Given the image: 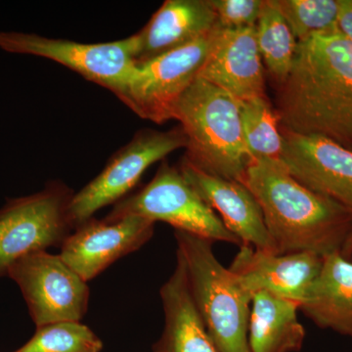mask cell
I'll use <instances>...</instances> for the list:
<instances>
[{"label": "cell", "instance_id": "1", "mask_svg": "<svg viewBox=\"0 0 352 352\" xmlns=\"http://www.w3.org/2000/svg\"><path fill=\"white\" fill-rule=\"evenodd\" d=\"M275 112L283 131L322 136L352 151V41L337 31L298 43Z\"/></svg>", "mask_w": 352, "mask_h": 352}, {"label": "cell", "instance_id": "2", "mask_svg": "<svg viewBox=\"0 0 352 352\" xmlns=\"http://www.w3.org/2000/svg\"><path fill=\"white\" fill-rule=\"evenodd\" d=\"M243 184L252 192L278 254L342 251L352 233V210L300 184L281 161L254 160Z\"/></svg>", "mask_w": 352, "mask_h": 352}, {"label": "cell", "instance_id": "3", "mask_svg": "<svg viewBox=\"0 0 352 352\" xmlns=\"http://www.w3.org/2000/svg\"><path fill=\"white\" fill-rule=\"evenodd\" d=\"M173 120L186 135L187 161L210 175L242 182L252 157L243 133L239 100L198 78L176 104Z\"/></svg>", "mask_w": 352, "mask_h": 352}, {"label": "cell", "instance_id": "4", "mask_svg": "<svg viewBox=\"0 0 352 352\" xmlns=\"http://www.w3.org/2000/svg\"><path fill=\"white\" fill-rule=\"evenodd\" d=\"M176 254L186 267L190 289L219 352H251L248 339L252 296L215 256L212 242L175 231Z\"/></svg>", "mask_w": 352, "mask_h": 352}, {"label": "cell", "instance_id": "5", "mask_svg": "<svg viewBox=\"0 0 352 352\" xmlns=\"http://www.w3.org/2000/svg\"><path fill=\"white\" fill-rule=\"evenodd\" d=\"M138 215L170 224L182 231L210 241L242 245L195 190L187 182L178 168L163 162L151 182L136 193L113 205L104 219L113 222Z\"/></svg>", "mask_w": 352, "mask_h": 352}, {"label": "cell", "instance_id": "6", "mask_svg": "<svg viewBox=\"0 0 352 352\" xmlns=\"http://www.w3.org/2000/svg\"><path fill=\"white\" fill-rule=\"evenodd\" d=\"M73 190L51 182L32 195L10 199L0 208V278L18 259L62 247L74 230L69 217Z\"/></svg>", "mask_w": 352, "mask_h": 352}, {"label": "cell", "instance_id": "7", "mask_svg": "<svg viewBox=\"0 0 352 352\" xmlns=\"http://www.w3.org/2000/svg\"><path fill=\"white\" fill-rule=\"evenodd\" d=\"M182 126L168 131L140 129L131 140L109 160L104 170L74 194L69 217L74 230L101 208L126 198L153 164L166 159L176 150L186 148Z\"/></svg>", "mask_w": 352, "mask_h": 352}, {"label": "cell", "instance_id": "8", "mask_svg": "<svg viewBox=\"0 0 352 352\" xmlns=\"http://www.w3.org/2000/svg\"><path fill=\"white\" fill-rule=\"evenodd\" d=\"M0 50L63 65L117 96L131 82L136 63L135 34L111 43H82L19 32H0Z\"/></svg>", "mask_w": 352, "mask_h": 352}, {"label": "cell", "instance_id": "9", "mask_svg": "<svg viewBox=\"0 0 352 352\" xmlns=\"http://www.w3.org/2000/svg\"><path fill=\"white\" fill-rule=\"evenodd\" d=\"M219 25L188 45L136 64L131 82L118 98L138 117L155 124L173 120L176 104L198 78Z\"/></svg>", "mask_w": 352, "mask_h": 352}, {"label": "cell", "instance_id": "10", "mask_svg": "<svg viewBox=\"0 0 352 352\" xmlns=\"http://www.w3.org/2000/svg\"><path fill=\"white\" fill-rule=\"evenodd\" d=\"M7 276L19 287L36 327L60 321H80L90 291L60 254L32 252L9 267Z\"/></svg>", "mask_w": 352, "mask_h": 352}, {"label": "cell", "instance_id": "11", "mask_svg": "<svg viewBox=\"0 0 352 352\" xmlns=\"http://www.w3.org/2000/svg\"><path fill=\"white\" fill-rule=\"evenodd\" d=\"M154 230V221L138 215L113 222L91 217L67 238L60 256L88 282L118 259L141 249Z\"/></svg>", "mask_w": 352, "mask_h": 352}, {"label": "cell", "instance_id": "12", "mask_svg": "<svg viewBox=\"0 0 352 352\" xmlns=\"http://www.w3.org/2000/svg\"><path fill=\"white\" fill-rule=\"evenodd\" d=\"M281 133V162L289 175L315 193L352 210V151L322 136L283 129Z\"/></svg>", "mask_w": 352, "mask_h": 352}, {"label": "cell", "instance_id": "13", "mask_svg": "<svg viewBox=\"0 0 352 352\" xmlns=\"http://www.w3.org/2000/svg\"><path fill=\"white\" fill-rule=\"evenodd\" d=\"M323 261L314 252L275 254L243 244L229 270L252 296L263 292L302 305L320 274Z\"/></svg>", "mask_w": 352, "mask_h": 352}, {"label": "cell", "instance_id": "14", "mask_svg": "<svg viewBox=\"0 0 352 352\" xmlns=\"http://www.w3.org/2000/svg\"><path fill=\"white\" fill-rule=\"evenodd\" d=\"M178 170L201 200L212 208L242 244L278 254L258 201L242 182L210 175L184 157Z\"/></svg>", "mask_w": 352, "mask_h": 352}, {"label": "cell", "instance_id": "15", "mask_svg": "<svg viewBox=\"0 0 352 352\" xmlns=\"http://www.w3.org/2000/svg\"><path fill=\"white\" fill-rule=\"evenodd\" d=\"M198 78L239 101L266 97L256 27L223 29L219 25Z\"/></svg>", "mask_w": 352, "mask_h": 352}, {"label": "cell", "instance_id": "16", "mask_svg": "<svg viewBox=\"0 0 352 352\" xmlns=\"http://www.w3.org/2000/svg\"><path fill=\"white\" fill-rule=\"evenodd\" d=\"M219 25L208 0H166L135 34L134 61L142 64L198 41Z\"/></svg>", "mask_w": 352, "mask_h": 352}, {"label": "cell", "instance_id": "17", "mask_svg": "<svg viewBox=\"0 0 352 352\" xmlns=\"http://www.w3.org/2000/svg\"><path fill=\"white\" fill-rule=\"evenodd\" d=\"M164 327L153 352H219L197 309L184 261L176 254V266L160 291Z\"/></svg>", "mask_w": 352, "mask_h": 352}, {"label": "cell", "instance_id": "18", "mask_svg": "<svg viewBox=\"0 0 352 352\" xmlns=\"http://www.w3.org/2000/svg\"><path fill=\"white\" fill-rule=\"evenodd\" d=\"M300 310L318 327L352 338V263L340 252L324 256L320 274Z\"/></svg>", "mask_w": 352, "mask_h": 352}, {"label": "cell", "instance_id": "19", "mask_svg": "<svg viewBox=\"0 0 352 352\" xmlns=\"http://www.w3.org/2000/svg\"><path fill=\"white\" fill-rule=\"evenodd\" d=\"M300 305L270 294L252 296L248 339L251 352H298L305 330L298 320Z\"/></svg>", "mask_w": 352, "mask_h": 352}, {"label": "cell", "instance_id": "20", "mask_svg": "<svg viewBox=\"0 0 352 352\" xmlns=\"http://www.w3.org/2000/svg\"><path fill=\"white\" fill-rule=\"evenodd\" d=\"M259 52L266 68L282 85L288 78L295 60L298 41L275 6L274 0H265L256 25Z\"/></svg>", "mask_w": 352, "mask_h": 352}, {"label": "cell", "instance_id": "21", "mask_svg": "<svg viewBox=\"0 0 352 352\" xmlns=\"http://www.w3.org/2000/svg\"><path fill=\"white\" fill-rule=\"evenodd\" d=\"M241 120L248 150L254 160L281 161L283 136L277 113L266 97L240 101Z\"/></svg>", "mask_w": 352, "mask_h": 352}, {"label": "cell", "instance_id": "22", "mask_svg": "<svg viewBox=\"0 0 352 352\" xmlns=\"http://www.w3.org/2000/svg\"><path fill=\"white\" fill-rule=\"evenodd\" d=\"M298 43L338 31L340 0H274Z\"/></svg>", "mask_w": 352, "mask_h": 352}, {"label": "cell", "instance_id": "23", "mask_svg": "<svg viewBox=\"0 0 352 352\" xmlns=\"http://www.w3.org/2000/svg\"><path fill=\"white\" fill-rule=\"evenodd\" d=\"M103 342L80 321H60L36 327L19 352H101Z\"/></svg>", "mask_w": 352, "mask_h": 352}, {"label": "cell", "instance_id": "24", "mask_svg": "<svg viewBox=\"0 0 352 352\" xmlns=\"http://www.w3.org/2000/svg\"><path fill=\"white\" fill-rule=\"evenodd\" d=\"M265 0H208L217 14L220 28L256 27Z\"/></svg>", "mask_w": 352, "mask_h": 352}, {"label": "cell", "instance_id": "25", "mask_svg": "<svg viewBox=\"0 0 352 352\" xmlns=\"http://www.w3.org/2000/svg\"><path fill=\"white\" fill-rule=\"evenodd\" d=\"M338 31L352 41V0H340Z\"/></svg>", "mask_w": 352, "mask_h": 352}, {"label": "cell", "instance_id": "26", "mask_svg": "<svg viewBox=\"0 0 352 352\" xmlns=\"http://www.w3.org/2000/svg\"><path fill=\"white\" fill-rule=\"evenodd\" d=\"M352 251V233L351 236H349V239L346 240V244L342 247V251H340V254L342 256H346V254H349V252Z\"/></svg>", "mask_w": 352, "mask_h": 352}, {"label": "cell", "instance_id": "27", "mask_svg": "<svg viewBox=\"0 0 352 352\" xmlns=\"http://www.w3.org/2000/svg\"><path fill=\"white\" fill-rule=\"evenodd\" d=\"M344 258L352 263V251L349 252V254H346V256H344Z\"/></svg>", "mask_w": 352, "mask_h": 352}, {"label": "cell", "instance_id": "28", "mask_svg": "<svg viewBox=\"0 0 352 352\" xmlns=\"http://www.w3.org/2000/svg\"><path fill=\"white\" fill-rule=\"evenodd\" d=\"M14 352H19V351H14Z\"/></svg>", "mask_w": 352, "mask_h": 352}]
</instances>
